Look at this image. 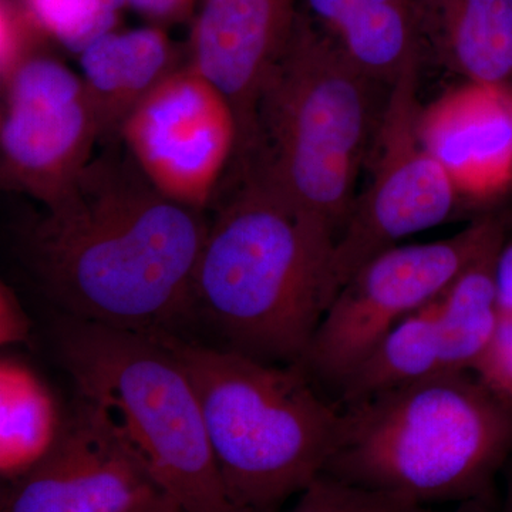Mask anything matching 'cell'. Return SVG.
<instances>
[{"instance_id":"52a82bcc","label":"cell","mask_w":512,"mask_h":512,"mask_svg":"<svg viewBox=\"0 0 512 512\" xmlns=\"http://www.w3.org/2000/svg\"><path fill=\"white\" fill-rule=\"evenodd\" d=\"M507 237L505 218L488 212L453 237L396 245L373 256L336 293L299 365L313 382L338 394L397 323L440 296Z\"/></svg>"},{"instance_id":"7402d4cb","label":"cell","mask_w":512,"mask_h":512,"mask_svg":"<svg viewBox=\"0 0 512 512\" xmlns=\"http://www.w3.org/2000/svg\"><path fill=\"white\" fill-rule=\"evenodd\" d=\"M45 33L20 0H0V83L2 87L20 66L46 52Z\"/></svg>"},{"instance_id":"7a4b0ae2","label":"cell","mask_w":512,"mask_h":512,"mask_svg":"<svg viewBox=\"0 0 512 512\" xmlns=\"http://www.w3.org/2000/svg\"><path fill=\"white\" fill-rule=\"evenodd\" d=\"M208 212L195 318L207 319L229 349L275 365L301 362L336 296L335 232L242 160Z\"/></svg>"},{"instance_id":"e0dca14e","label":"cell","mask_w":512,"mask_h":512,"mask_svg":"<svg viewBox=\"0 0 512 512\" xmlns=\"http://www.w3.org/2000/svg\"><path fill=\"white\" fill-rule=\"evenodd\" d=\"M66 419L52 389L16 357L0 362V471L3 483L35 466L59 437Z\"/></svg>"},{"instance_id":"44dd1931","label":"cell","mask_w":512,"mask_h":512,"mask_svg":"<svg viewBox=\"0 0 512 512\" xmlns=\"http://www.w3.org/2000/svg\"><path fill=\"white\" fill-rule=\"evenodd\" d=\"M291 512H498L481 505H460L451 510L426 507L322 473L299 494Z\"/></svg>"},{"instance_id":"3957f363","label":"cell","mask_w":512,"mask_h":512,"mask_svg":"<svg viewBox=\"0 0 512 512\" xmlns=\"http://www.w3.org/2000/svg\"><path fill=\"white\" fill-rule=\"evenodd\" d=\"M323 473L412 503L498 511L512 457V406L468 370L440 372L339 407Z\"/></svg>"},{"instance_id":"8fae6325","label":"cell","mask_w":512,"mask_h":512,"mask_svg":"<svg viewBox=\"0 0 512 512\" xmlns=\"http://www.w3.org/2000/svg\"><path fill=\"white\" fill-rule=\"evenodd\" d=\"M167 501L106 410L77 396L52 448L3 483L0 512H137Z\"/></svg>"},{"instance_id":"ba28073f","label":"cell","mask_w":512,"mask_h":512,"mask_svg":"<svg viewBox=\"0 0 512 512\" xmlns=\"http://www.w3.org/2000/svg\"><path fill=\"white\" fill-rule=\"evenodd\" d=\"M420 62L410 63L390 89L367 161L369 184L357 194L333 252L336 293L373 256L451 220L463 204L421 140Z\"/></svg>"},{"instance_id":"5bb4252c","label":"cell","mask_w":512,"mask_h":512,"mask_svg":"<svg viewBox=\"0 0 512 512\" xmlns=\"http://www.w3.org/2000/svg\"><path fill=\"white\" fill-rule=\"evenodd\" d=\"M79 60L104 146L119 143L121 127L138 104L188 63L165 29L153 25L106 33Z\"/></svg>"},{"instance_id":"d4e9b609","label":"cell","mask_w":512,"mask_h":512,"mask_svg":"<svg viewBox=\"0 0 512 512\" xmlns=\"http://www.w3.org/2000/svg\"><path fill=\"white\" fill-rule=\"evenodd\" d=\"M127 8L133 9L148 25L170 28L194 19L197 0H126Z\"/></svg>"},{"instance_id":"d6986e66","label":"cell","mask_w":512,"mask_h":512,"mask_svg":"<svg viewBox=\"0 0 512 512\" xmlns=\"http://www.w3.org/2000/svg\"><path fill=\"white\" fill-rule=\"evenodd\" d=\"M503 244L485 252L439 296L446 372H470L493 338L501 318L495 262Z\"/></svg>"},{"instance_id":"83f0119b","label":"cell","mask_w":512,"mask_h":512,"mask_svg":"<svg viewBox=\"0 0 512 512\" xmlns=\"http://www.w3.org/2000/svg\"><path fill=\"white\" fill-rule=\"evenodd\" d=\"M137 512H188L174 501H167V503L154 505V507L146 508Z\"/></svg>"},{"instance_id":"5b68a950","label":"cell","mask_w":512,"mask_h":512,"mask_svg":"<svg viewBox=\"0 0 512 512\" xmlns=\"http://www.w3.org/2000/svg\"><path fill=\"white\" fill-rule=\"evenodd\" d=\"M151 335L194 384L222 483L239 512H276L323 473L338 444L340 409L299 363H266L173 332Z\"/></svg>"},{"instance_id":"4316f807","label":"cell","mask_w":512,"mask_h":512,"mask_svg":"<svg viewBox=\"0 0 512 512\" xmlns=\"http://www.w3.org/2000/svg\"><path fill=\"white\" fill-rule=\"evenodd\" d=\"M503 494H501L498 512H512V457L503 471Z\"/></svg>"},{"instance_id":"9a60e30c","label":"cell","mask_w":512,"mask_h":512,"mask_svg":"<svg viewBox=\"0 0 512 512\" xmlns=\"http://www.w3.org/2000/svg\"><path fill=\"white\" fill-rule=\"evenodd\" d=\"M298 10L357 69L386 86L423 59L416 0H299Z\"/></svg>"},{"instance_id":"ffe728a7","label":"cell","mask_w":512,"mask_h":512,"mask_svg":"<svg viewBox=\"0 0 512 512\" xmlns=\"http://www.w3.org/2000/svg\"><path fill=\"white\" fill-rule=\"evenodd\" d=\"M47 39L80 56L106 33L119 29L126 0H20Z\"/></svg>"},{"instance_id":"9c48e42d","label":"cell","mask_w":512,"mask_h":512,"mask_svg":"<svg viewBox=\"0 0 512 512\" xmlns=\"http://www.w3.org/2000/svg\"><path fill=\"white\" fill-rule=\"evenodd\" d=\"M0 183L52 207L92 163L100 127L82 76L49 53L2 87Z\"/></svg>"},{"instance_id":"484cf974","label":"cell","mask_w":512,"mask_h":512,"mask_svg":"<svg viewBox=\"0 0 512 512\" xmlns=\"http://www.w3.org/2000/svg\"><path fill=\"white\" fill-rule=\"evenodd\" d=\"M495 284L501 313L512 315V237L505 238L495 262Z\"/></svg>"},{"instance_id":"4fadbf2b","label":"cell","mask_w":512,"mask_h":512,"mask_svg":"<svg viewBox=\"0 0 512 512\" xmlns=\"http://www.w3.org/2000/svg\"><path fill=\"white\" fill-rule=\"evenodd\" d=\"M419 131L461 202L494 204L512 190V87L463 80L421 107Z\"/></svg>"},{"instance_id":"7c38bea8","label":"cell","mask_w":512,"mask_h":512,"mask_svg":"<svg viewBox=\"0 0 512 512\" xmlns=\"http://www.w3.org/2000/svg\"><path fill=\"white\" fill-rule=\"evenodd\" d=\"M299 0H202L192 23L188 63L234 109L239 156L254 140L256 106L291 36Z\"/></svg>"},{"instance_id":"6da1fadb","label":"cell","mask_w":512,"mask_h":512,"mask_svg":"<svg viewBox=\"0 0 512 512\" xmlns=\"http://www.w3.org/2000/svg\"><path fill=\"white\" fill-rule=\"evenodd\" d=\"M104 147L62 200L16 222L13 249L62 315L178 333L195 318L210 217L165 197L121 141Z\"/></svg>"},{"instance_id":"277c9868","label":"cell","mask_w":512,"mask_h":512,"mask_svg":"<svg viewBox=\"0 0 512 512\" xmlns=\"http://www.w3.org/2000/svg\"><path fill=\"white\" fill-rule=\"evenodd\" d=\"M392 87L357 69L301 12L256 106L244 160L342 234Z\"/></svg>"},{"instance_id":"603a6c76","label":"cell","mask_w":512,"mask_h":512,"mask_svg":"<svg viewBox=\"0 0 512 512\" xmlns=\"http://www.w3.org/2000/svg\"><path fill=\"white\" fill-rule=\"evenodd\" d=\"M485 389L512 406V315L501 313L487 348L470 370Z\"/></svg>"},{"instance_id":"cb8c5ba5","label":"cell","mask_w":512,"mask_h":512,"mask_svg":"<svg viewBox=\"0 0 512 512\" xmlns=\"http://www.w3.org/2000/svg\"><path fill=\"white\" fill-rule=\"evenodd\" d=\"M32 322L16 292L9 285L0 286V343L2 346L28 343Z\"/></svg>"},{"instance_id":"8992f818","label":"cell","mask_w":512,"mask_h":512,"mask_svg":"<svg viewBox=\"0 0 512 512\" xmlns=\"http://www.w3.org/2000/svg\"><path fill=\"white\" fill-rule=\"evenodd\" d=\"M52 336L77 396L106 410L171 500L188 512H239L222 483L194 384L171 350L154 335L62 313Z\"/></svg>"},{"instance_id":"2e32d148","label":"cell","mask_w":512,"mask_h":512,"mask_svg":"<svg viewBox=\"0 0 512 512\" xmlns=\"http://www.w3.org/2000/svg\"><path fill=\"white\" fill-rule=\"evenodd\" d=\"M423 56L466 82L512 87V0H416Z\"/></svg>"},{"instance_id":"ac0fdd59","label":"cell","mask_w":512,"mask_h":512,"mask_svg":"<svg viewBox=\"0 0 512 512\" xmlns=\"http://www.w3.org/2000/svg\"><path fill=\"white\" fill-rule=\"evenodd\" d=\"M440 372L446 370L437 296L384 336L340 386L336 404L348 406Z\"/></svg>"},{"instance_id":"30bf717a","label":"cell","mask_w":512,"mask_h":512,"mask_svg":"<svg viewBox=\"0 0 512 512\" xmlns=\"http://www.w3.org/2000/svg\"><path fill=\"white\" fill-rule=\"evenodd\" d=\"M120 141L165 197L208 212L238 154V120L227 97L187 63L138 104Z\"/></svg>"}]
</instances>
